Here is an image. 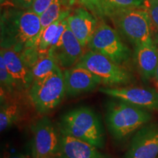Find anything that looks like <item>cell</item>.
<instances>
[{"mask_svg":"<svg viewBox=\"0 0 158 158\" xmlns=\"http://www.w3.org/2000/svg\"><path fill=\"white\" fill-rule=\"evenodd\" d=\"M1 48L22 53L37 47L40 33V15L30 9L10 8L1 15Z\"/></svg>","mask_w":158,"mask_h":158,"instance_id":"1","label":"cell"},{"mask_svg":"<svg viewBox=\"0 0 158 158\" xmlns=\"http://www.w3.org/2000/svg\"><path fill=\"white\" fill-rule=\"evenodd\" d=\"M59 129L61 135L76 138L99 149L106 145V133L101 118L90 107L81 106L63 114Z\"/></svg>","mask_w":158,"mask_h":158,"instance_id":"2","label":"cell"},{"mask_svg":"<svg viewBox=\"0 0 158 158\" xmlns=\"http://www.w3.org/2000/svg\"><path fill=\"white\" fill-rule=\"evenodd\" d=\"M152 118L149 110L117 99L106 105V124L111 137L116 141L130 137L149 123Z\"/></svg>","mask_w":158,"mask_h":158,"instance_id":"3","label":"cell"},{"mask_svg":"<svg viewBox=\"0 0 158 158\" xmlns=\"http://www.w3.org/2000/svg\"><path fill=\"white\" fill-rule=\"evenodd\" d=\"M108 19L113 22L118 33L135 47L153 44L152 23L146 7L116 11Z\"/></svg>","mask_w":158,"mask_h":158,"instance_id":"4","label":"cell"},{"mask_svg":"<svg viewBox=\"0 0 158 158\" xmlns=\"http://www.w3.org/2000/svg\"><path fill=\"white\" fill-rule=\"evenodd\" d=\"M28 93L37 113L42 115L49 114L66 95L63 70L58 66L51 75L34 81Z\"/></svg>","mask_w":158,"mask_h":158,"instance_id":"5","label":"cell"},{"mask_svg":"<svg viewBox=\"0 0 158 158\" xmlns=\"http://www.w3.org/2000/svg\"><path fill=\"white\" fill-rule=\"evenodd\" d=\"M87 69L101 80L107 87L123 86L132 81L133 76L122 65L118 64L103 55L88 50L76 64Z\"/></svg>","mask_w":158,"mask_h":158,"instance_id":"6","label":"cell"},{"mask_svg":"<svg viewBox=\"0 0 158 158\" xmlns=\"http://www.w3.org/2000/svg\"><path fill=\"white\" fill-rule=\"evenodd\" d=\"M86 48L122 66L131 57V51L122 40L119 33L105 21H99L95 32Z\"/></svg>","mask_w":158,"mask_h":158,"instance_id":"7","label":"cell"},{"mask_svg":"<svg viewBox=\"0 0 158 158\" xmlns=\"http://www.w3.org/2000/svg\"><path fill=\"white\" fill-rule=\"evenodd\" d=\"M32 158L56 157L61 135L50 118L44 116L37 121L32 127Z\"/></svg>","mask_w":158,"mask_h":158,"instance_id":"8","label":"cell"},{"mask_svg":"<svg viewBox=\"0 0 158 158\" xmlns=\"http://www.w3.org/2000/svg\"><path fill=\"white\" fill-rule=\"evenodd\" d=\"M158 124L148 123L136 131L122 158H157Z\"/></svg>","mask_w":158,"mask_h":158,"instance_id":"9","label":"cell"},{"mask_svg":"<svg viewBox=\"0 0 158 158\" xmlns=\"http://www.w3.org/2000/svg\"><path fill=\"white\" fill-rule=\"evenodd\" d=\"M100 92L114 99L127 102L149 110H158V91L144 87H104Z\"/></svg>","mask_w":158,"mask_h":158,"instance_id":"10","label":"cell"},{"mask_svg":"<svg viewBox=\"0 0 158 158\" xmlns=\"http://www.w3.org/2000/svg\"><path fill=\"white\" fill-rule=\"evenodd\" d=\"M62 70L76 66L84 54V47L75 37L68 27L59 43L49 52Z\"/></svg>","mask_w":158,"mask_h":158,"instance_id":"11","label":"cell"},{"mask_svg":"<svg viewBox=\"0 0 158 158\" xmlns=\"http://www.w3.org/2000/svg\"><path fill=\"white\" fill-rule=\"evenodd\" d=\"M66 96L76 97L92 92L102 84V81L87 69L80 66L63 70Z\"/></svg>","mask_w":158,"mask_h":158,"instance_id":"12","label":"cell"},{"mask_svg":"<svg viewBox=\"0 0 158 158\" xmlns=\"http://www.w3.org/2000/svg\"><path fill=\"white\" fill-rule=\"evenodd\" d=\"M0 56L3 57L15 90L29 91L34 79L31 69L24 62L21 54L12 49L1 48Z\"/></svg>","mask_w":158,"mask_h":158,"instance_id":"13","label":"cell"},{"mask_svg":"<svg viewBox=\"0 0 158 158\" xmlns=\"http://www.w3.org/2000/svg\"><path fill=\"white\" fill-rule=\"evenodd\" d=\"M98 23L99 20L82 7L73 10L68 17V28L84 48L87 47Z\"/></svg>","mask_w":158,"mask_h":158,"instance_id":"14","label":"cell"},{"mask_svg":"<svg viewBox=\"0 0 158 158\" xmlns=\"http://www.w3.org/2000/svg\"><path fill=\"white\" fill-rule=\"evenodd\" d=\"M59 158H111L100 151V149L70 136L60 137Z\"/></svg>","mask_w":158,"mask_h":158,"instance_id":"15","label":"cell"},{"mask_svg":"<svg viewBox=\"0 0 158 158\" xmlns=\"http://www.w3.org/2000/svg\"><path fill=\"white\" fill-rule=\"evenodd\" d=\"M136 67L143 80L155 77L158 65V49L155 45H146L135 48Z\"/></svg>","mask_w":158,"mask_h":158,"instance_id":"16","label":"cell"},{"mask_svg":"<svg viewBox=\"0 0 158 158\" xmlns=\"http://www.w3.org/2000/svg\"><path fill=\"white\" fill-rule=\"evenodd\" d=\"M71 11H72V10L70 8L65 9L63 11L61 16L52 24L48 26L40 35L37 43V48L40 57L48 54V51H50L51 45L54 43L57 33H58L59 25L63 20L69 16Z\"/></svg>","mask_w":158,"mask_h":158,"instance_id":"17","label":"cell"},{"mask_svg":"<svg viewBox=\"0 0 158 158\" xmlns=\"http://www.w3.org/2000/svg\"><path fill=\"white\" fill-rule=\"evenodd\" d=\"M21 110L15 102H4L1 103L0 109V130L5 131L19 119Z\"/></svg>","mask_w":158,"mask_h":158,"instance_id":"18","label":"cell"},{"mask_svg":"<svg viewBox=\"0 0 158 158\" xmlns=\"http://www.w3.org/2000/svg\"><path fill=\"white\" fill-rule=\"evenodd\" d=\"M57 67L56 60L50 53L40 56L31 68L33 79L36 81L45 78L54 73Z\"/></svg>","mask_w":158,"mask_h":158,"instance_id":"19","label":"cell"},{"mask_svg":"<svg viewBox=\"0 0 158 158\" xmlns=\"http://www.w3.org/2000/svg\"><path fill=\"white\" fill-rule=\"evenodd\" d=\"M62 2L64 7L68 8L73 5H78L79 7H84L92 13L99 21H105L107 19L102 0H62Z\"/></svg>","mask_w":158,"mask_h":158,"instance_id":"20","label":"cell"},{"mask_svg":"<svg viewBox=\"0 0 158 158\" xmlns=\"http://www.w3.org/2000/svg\"><path fill=\"white\" fill-rule=\"evenodd\" d=\"M107 19L111 13L122 10L145 7L146 0H102Z\"/></svg>","mask_w":158,"mask_h":158,"instance_id":"21","label":"cell"},{"mask_svg":"<svg viewBox=\"0 0 158 158\" xmlns=\"http://www.w3.org/2000/svg\"><path fill=\"white\" fill-rule=\"evenodd\" d=\"M63 2L62 0H55L54 3L51 5L48 9L45 10L44 13L40 15V25H41V30L40 35L41 33L45 30L48 26L52 24L55 22L61 15L62 14L63 11L65 9H63Z\"/></svg>","mask_w":158,"mask_h":158,"instance_id":"22","label":"cell"},{"mask_svg":"<svg viewBox=\"0 0 158 158\" xmlns=\"http://www.w3.org/2000/svg\"><path fill=\"white\" fill-rule=\"evenodd\" d=\"M0 81H1V97L3 96V98H5V92L9 94L15 90L14 83L2 56H0Z\"/></svg>","mask_w":158,"mask_h":158,"instance_id":"23","label":"cell"},{"mask_svg":"<svg viewBox=\"0 0 158 158\" xmlns=\"http://www.w3.org/2000/svg\"><path fill=\"white\" fill-rule=\"evenodd\" d=\"M145 7L149 13L152 23L158 30V2L157 0H146Z\"/></svg>","mask_w":158,"mask_h":158,"instance_id":"24","label":"cell"},{"mask_svg":"<svg viewBox=\"0 0 158 158\" xmlns=\"http://www.w3.org/2000/svg\"><path fill=\"white\" fill-rule=\"evenodd\" d=\"M55 0H33L29 9L37 15H40L54 3Z\"/></svg>","mask_w":158,"mask_h":158,"instance_id":"25","label":"cell"},{"mask_svg":"<svg viewBox=\"0 0 158 158\" xmlns=\"http://www.w3.org/2000/svg\"><path fill=\"white\" fill-rule=\"evenodd\" d=\"M19 7L22 9H29L32 4L33 0H15Z\"/></svg>","mask_w":158,"mask_h":158,"instance_id":"26","label":"cell"},{"mask_svg":"<svg viewBox=\"0 0 158 158\" xmlns=\"http://www.w3.org/2000/svg\"><path fill=\"white\" fill-rule=\"evenodd\" d=\"M6 158H30L29 156L23 155V154H14V155H12L8 156Z\"/></svg>","mask_w":158,"mask_h":158,"instance_id":"27","label":"cell"},{"mask_svg":"<svg viewBox=\"0 0 158 158\" xmlns=\"http://www.w3.org/2000/svg\"><path fill=\"white\" fill-rule=\"evenodd\" d=\"M154 78L155 79L156 84H158V65H157V69H156L155 77H154Z\"/></svg>","mask_w":158,"mask_h":158,"instance_id":"28","label":"cell"},{"mask_svg":"<svg viewBox=\"0 0 158 158\" xmlns=\"http://www.w3.org/2000/svg\"><path fill=\"white\" fill-rule=\"evenodd\" d=\"M156 85H157V89L158 91V84H156Z\"/></svg>","mask_w":158,"mask_h":158,"instance_id":"29","label":"cell"},{"mask_svg":"<svg viewBox=\"0 0 158 158\" xmlns=\"http://www.w3.org/2000/svg\"><path fill=\"white\" fill-rule=\"evenodd\" d=\"M52 158H59V157H52Z\"/></svg>","mask_w":158,"mask_h":158,"instance_id":"30","label":"cell"},{"mask_svg":"<svg viewBox=\"0 0 158 158\" xmlns=\"http://www.w3.org/2000/svg\"><path fill=\"white\" fill-rule=\"evenodd\" d=\"M157 2H158V0H157Z\"/></svg>","mask_w":158,"mask_h":158,"instance_id":"31","label":"cell"},{"mask_svg":"<svg viewBox=\"0 0 158 158\" xmlns=\"http://www.w3.org/2000/svg\"><path fill=\"white\" fill-rule=\"evenodd\" d=\"M157 158H158V157H157Z\"/></svg>","mask_w":158,"mask_h":158,"instance_id":"32","label":"cell"}]
</instances>
